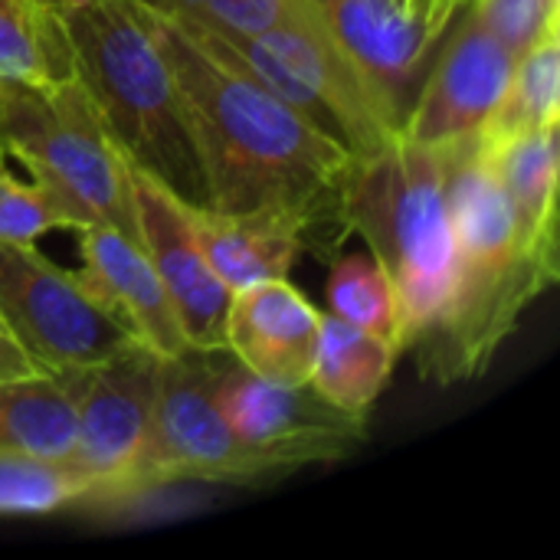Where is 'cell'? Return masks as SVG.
I'll return each instance as SVG.
<instances>
[{
  "instance_id": "cell-1",
  "label": "cell",
  "mask_w": 560,
  "mask_h": 560,
  "mask_svg": "<svg viewBox=\"0 0 560 560\" xmlns=\"http://www.w3.org/2000/svg\"><path fill=\"white\" fill-rule=\"evenodd\" d=\"M138 10L184 98L210 210L282 213L305 230V243H325V230L341 240V190L354 161L246 69L203 49L171 13Z\"/></svg>"
},
{
  "instance_id": "cell-2",
  "label": "cell",
  "mask_w": 560,
  "mask_h": 560,
  "mask_svg": "<svg viewBox=\"0 0 560 560\" xmlns=\"http://www.w3.org/2000/svg\"><path fill=\"white\" fill-rule=\"evenodd\" d=\"M446 207L453 236L446 299L407 348L420 377L440 387L486 374L525 308L560 279L558 246L522 240L479 138L446 148Z\"/></svg>"
},
{
  "instance_id": "cell-3",
  "label": "cell",
  "mask_w": 560,
  "mask_h": 560,
  "mask_svg": "<svg viewBox=\"0 0 560 560\" xmlns=\"http://www.w3.org/2000/svg\"><path fill=\"white\" fill-rule=\"evenodd\" d=\"M85 89L108 141L180 203L210 210V187L174 72L135 0H82L62 10Z\"/></svg>"
},
{
  "instance_id": "cell-4",
  "label": "cell",
  "mask_w": 560,
  "mask_h": 560,
  "mask_svg": "<svg viewBox=\"0 0 560 560\" xmlns=\"http://www.w3.org/2000/svg\"><path fill=\"white\" fill-rule=\"evenodd\" d=\"M341 217L394 282L407 351L440 312L450 285L446 148L397 138L381 154L354 161L341 190Z\"/></svg>"
},
{
  "instance_id": "cell-5",
  "label": "cell",
  "mask_w": 560,
  "mask_h": 560,
  "mask_svg": "<svg viewBox=\"0 0 560 560\" xmlns=\"http://www.w3.org/2000/svg\"><path fill=\"white\" fill-rule=\"evenodd\" d=\"M174 20L203 49L259 79L351 161L374 158L400 138L325 26L315 0H285V16L259 33H230L187 16Z\"/></svg>"
},
{
  "instance_id": "cell-6",
  "label": "cell",
  "mask_w": 560,
  "mask_h": 560,
  "mask_svg": "<svg viewBox=\"0 0 560 560\" xmlns=\"http://www.w3.org/2000/svg\"><path fill=\"white\" fill-rule=\"evenodd\" d=\"M0 154L26 167L66 230L102 223L138 240L128 161L108 141L79 79L0 82Z\"/></svg>"
},
{
  "instance_id": "cell-7",
  "label": "cell",
  "mask_w": 560,
  "mask_h": 560,
  "mask_svg": "<svg viewBox=\"0 0 560 560\" xmlns=\"http://www.w3.org/2000/svg\"><path fill=\"white\" fill-rule=\"evenodd\" d=\"M226 348L158 358L148 489L171 482H249L312 466L302 453L243 440L220 410L217 384Z\"/></svg>"
},
{
  "instance_id": "cell-8",
  "label": "cell",
  "mask_w": 560,
  "mask_h": 560,
  "mask_svg": "<svg viewBox=\"0 0 560 560\" xmlns=\"http://www.w3.org/2000/svg\"><path fill=\"white\" fill-rule=\"evenodd\" d=\"M0 315L49 374H79L138 348L79 276L49 262L33 243L0 240Z\"/></svg>"
},
{
  "instance_id": "cell-9",
  "label": "cell",
  "mask_w": 560,
  "mask_h": 560,
  "mask_svg": "<svg viewBox=\"0 0 560 560\" xmlns=\"http://www.w3.org/2000/svg\"><path fill=\"white\" fill-rule=\"evenodd\" d=\"M66 377L75 394L72 463L98 482V499L144 492L158 354L138 345L105 364Z\"/></svg>"
},
{
  "instance_id": "cell-10",
  "label": "cell",
  "mask_w": 560,
  "mask_h": 560,
  "mask_svg": "<svg viewBox=\"0 0 560 560\" xmlns=\"http://www.w3.org/2000/svg\"><path fill=\"white\" fill-rule=\"evenodd\" d=\"M463 20L453 36H443L440 52L417 92V102L404 121L400 138L420 148H450L456 141L476 138L492 115L512 66L509 52L466 3Z\"/></svg>"
},
{
  "instance_id": "cell-11",
  "label": "cell",
  "mask_w": 560,
  "mask_h": 560,
  "mask_svg": "<svg viewBox=\"0 0 560 560\" xmlns=\"http://www.w3.org/2000/svg\"><path fill=\"white\" fill-rule=\"evenodd\" d=\"M315 7L400 135L450 30L407 13L397 0H315Z\"/></svg>"
},
{
  "instance_id": "cell-12",
  "label": "cell",
  "mask_w": 560,
  "mask_h": 560,
  "mask_svg": "<svg viewBox=\"0 0 560 560\" xmlns=\"http://www.w3.org/2000/svg\"><path fill=\"white\" fill-rule=\"evenodd\" d=\"M131 177V207L138 226V246L151 259L167 299L177 312L184 338L197 351L226 348V312L233 292L210 269L187 217V203H180L171 190H164L148 174L128 164Z\"/></svg>"
},
{
  "instance_id": "cell-13",
  "label": "cell",
  "mask_w": 560,
  "mask_h": 560,
  "mask_svg": "<svg viewBox=\"0 0 560 560\" xmlns=\"http://www.w3.org/2000/svg\"><path fill=\"white\" fill-rule=\"evenodd\" d=\"M217 400L230 427L259 446L302 453L308 463L348 456L364 440V417H351L325 400L308 381L272 384L246 371L233 354L220 371Z\"/></svg>"
},
{
  "instance_id": "cell-14",
  "label": "cell",
  "mask_w": 560,
  "mask_h": 560,
  "mask_svg": "<svg viewBox=\"0 0 560 560\" xmlns=\"http://www.w3.org/2000/svg\"><path fill=\"white\" fill-rule=\"evenodd\" d=\"M82 269L75 272L85 292L151 354L177 358L190 351L177 312L161 285L151 259L138 240L115 226H82L79 230Z\"/></svg>"
},
{
  "instance_id": "cell-15",
  "label": "cell",
  "mask_w": 560,
  "mask_h": 560,
  "mask_svg": "<svg viewBox=\"0 0 560 560\" xmlns=\"http://www.w3.org/2000/svg\"><path fill=\"white\" fill-rule=\"evenodd\" d=\"M322 315L285 279L233 292L226 312V351L256 377L305 384L315 361Z\"/></svg>"
},
{
  "instance_id": "cell-16",
  "label": "cell",
  "mask_w": 560,
  "mask_h": 560,
  "mask_svg": "<svg viewBox=\"0 0 560 560\" xmlns=\"http://www.w3.org/2000/svg\"><path fill=\"white\" fill-rule=\"evenodd\" d=\"M190 230L230 292L256 282L285 279L308 246L305 230L282 213H220L187 207Z\"/></svg>"
},
{
  "instance_id": "cell-17",
  "label": "cell",
  "mask_w": 560,
  "mask_h": 560,
  "mask_svg": "<svg viewBox=\"0 0 560 560\" xmlns=\"http://www.w3.org/2000/svg\"><path fill=\"white\" fill-rule=\"evenodd\" d=\"M482 151L515 213L522 240L532 246H558V125Z\"/></svg>"
},
{
  "instance_id": "cell-18",
  "label": "cell",
  "mask_w": 560,
  "mask_h": 560,
  "mask_svg": "<svg viewBox=\"0 0 560 560\" xmlns=\"http://www.w3.org/2000/svg\"><path fill=\"white\" fill-rule=\"evenodd\" d=\"M397 348L338 315H322L308 384L351 417H368L390 381Z\"/></svg>"
},
{
  "instance_id": "cell-19",
  "label": "cell",
  "mask_w": 560,
  "mask_h": 560,
  "mask_svg": "<svg viewBox=\"0 0 560 560\" xmlns=\"http://www.w3.org/2000/svg\"><path fill=\"white\" fill-rule=\"evenodd\" d=\"M0 450L43 459L75 453V394L66 374L0 381Z\"/></svg>"
},
{
  "instance_id": "cell-20",
  "label": "cell",
  "mask_w": 560,
  "mask_h": 560,
  "mask_svg": "<svg viewBox=\"0 0 560 560\" xmlns=\"http://www.w3.org/2000/svg\"><path fill=\"white\" fill-rule=\"evenodd\" d=\"M75 79V56L62 7L52 0H0V82L62 85Z\"/></svg>"
},
{
  "instance_id": "cell-21",
  "label": "cell",
  "mask_w": 560,
  "mask_h": 560,
  "mask_svg": "<svg viewBox=\"0 0 560 560\" xmlns=\"http://www.w3.org/2000/svg\"><path fill=\"white\" fill-rule=\"evenodd\" d=\"M551 125H560V26L548 30L515 59L495 108L476 138L482 148H495Z\"/></svg>"
},
{
  "instance_id": "cell-22",
  "label": "cell",
  "mask_w": 560,
  "mask_h": 560,
  "mask_svg": "<svg viewBox=\"0 0 560 560\" xmlns=\"http://www.w3.org/2000/svg\"><path fill=\"white\" fill-rule=\"evenodd\" d=\"M85 499H98V482L79 463L0 450V518L52 515Z\"/></svg>"
},
{
  "instance_id": "cell-23",
  "label": "cell",
  "mask_w": 560,
  "mask_h": 560,
  "mask_svg": "<svg viewBox=\"0 0 560 560\" xmlns=\"http://www.w3.org/2000/svg\"><path fill=\"white\" fill-rule=\"evenodd\" d=\"M331 315L390 341L404 354V322L400 302L390 276L374 256H345L331 266L328 279Z\"/></svg>"
},
{
  "instance_id": "cell-24",
  "label": "cell",
  "mask_w": 560,
  "mask_h": 560,
  "mask_svg": "<svg viewBox=\"0 0 560 560\" xmlns=\"http://www.w3.org/2000/svg\"><path fill=\"white\" fill-rule=\"evenodd\" d=\"M482 26L515 56L560 26V0H469Z\"/></svg>"
},
{
  "instance_id": "cell-25",
  "label": "cell",
  "mask_w": 560,
  "mask_h": 560,
  "mask_svg": "<svg viewBox=\"0 0 560 560\" xmlns=\"http://www.w3.org/2000/svg\"><path fill=\"white\" fill-rule=\"evenodd\" d=\"M138 3L230 33H259L285 16V0H138Z\"/></svg>"
},
{
  "instance_id": "cell-26",
  "label": "cell",
  "mask_w": 560,
  "mask_h": 560,
  "mask_svg": "<svg viewBox=\"0 0 560 560\" xmlns=\"http://www.w3.org/2000/svg\"><path fill=\"white\" fill-rule=\"evenodd\" d=\"M62 220L49 207V200L7 171V158L0 154V240L7 243H36L49 230H59Z\"/></svg>"
},
{
  "instance_id": "cell-27",
  "label": "cell",
  "mask_w": 560,
  "mask_h": 560,
  "mask_svg": "<svg viewBox=\"0 0 560 560\" xmlns=\"http://www.w3.org/2000/svg\"><path fill=\"white\" fill-rule=\"evenodd\" d=\"M30 374H43V368L23 351V345L16 341V335L10 331V325L0 315V381H16V377H30Z\"/></svg>"
},
{
  "instance_id": "cell-28",
  "label": "cell",
  "mask_w": 560,
  "mask_h": 560,
  "mask_svg": "<svg viewBox=\"0 0 560 560\" xmlns=\"http://www.w3.org/2000/svg\"><path fill=\"white\" fill-rule=\"evenodd\" d=\"M52 3H56V7H62V10H66V7H75V3H82V0H52Z\"/></svg>"
},
{
  "instance_id": "cell-29",
  "label": "cell",
  "mask_w": 560,
  "mask_h": 560,
  "mask_svg": "<svg viewBox=\"0 0 560 560\" xmlns=\"http://www.w3.org/2000/svg\"><path fill=\"white\" fill-rule=\"evenodd\" d=\"M400 7H404V0H400Z\"/></svg>"
},
{
  "instance_id": "cell-30",
  "label": "cell",
  "mask_w": 560,
  "mask_h": 560,
  "mask_svg": "<svg viewBox=\"0 0 560 560\" xmlns=\"http://www.w3.org/2000/svg\"><path fill=\"white\" fill-rule=\"evenodd\" d=\"M397 3H400V0H397Z\"/></svg>"
}]
</instances>
